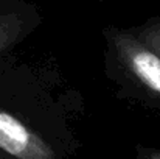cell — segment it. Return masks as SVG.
<instances>
[{
  "label": "cell",
  "instance_id": "obj_1",
  "mask_svg": "<svg viewBox=\"0 0 160 159\" xmlns=\"http://www.w3.org/2000/svg\"><path fill=\"white\" fill-rule=\"evenodd\" d=\"M0 148L20 159H52L54 151L33 130L0 109Z\"/></svg>",
  "mask_w": 160,
  "mask_h": 159
},
{
  "label": "cell",
  "instance_id": "obj_2",
  "mask_svg": "<svg viewBox=\"0 0 160 159\" xmlns=\"http://www.w3.org/2000/svg\"><path fill=\"white\" fill-rule=\"evenodd\" d=\"M115 47L126 67L154 94L160 97V55L148 44L128 34H117Z\"/></svg>",
  "mask_w": 160,
  "mask_h": 159
},
{
  "label": "cell",
  "instance_id": "obj_3",
  "mask_svg": "<svg viewBox=\"0 0 160 159\" xmlns=\"http://www.w3.org/2000/svg\"><path fill=\"white\" fill-rule=\"evenodd\" d=\"M20 33V22L14 16H0V52L8 49Z\"/></svg>",
  "mask_w": 160,
  "mask_h": 159
},
{
  "label": "cell",
  "instance_id": "obj_4",
  "mask_svg": "<svg viewBox=\"0 0 160 159\" xmlns=\"http://www.w3.org/2000/svg\"><path fill=\"white\" fill-rule=\"evenodd\" d=\"M143 39L154 52L160 55V25H154L149 30H146L143 34Z\"/></svg>",
  "mask_w": 160,
  "mask_h": 159
}]
</instances>
